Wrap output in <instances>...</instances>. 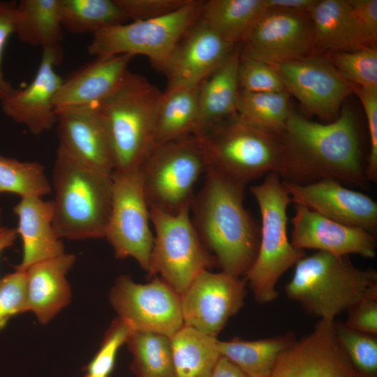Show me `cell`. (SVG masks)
<instances>
[{
  "label": "cell",
  "instance_id": "44dd1931",
  "mask_svg": "<svg viewBox=\"0 0 377 377\" xmlns=\"http://www.w3.org/2000/svg\"><path fill=\"white\" fill-rule=\"evenodd\" d=\"M63 55L43 50L34 79L25 88L15 89L1 103L3 112L15 122L25 126L34 135L50 131L57 122L54 105L62 79L54 70Z\"/></svg>",
  "mask_w": 377,
  "mask_h": 377
},
{
  "label": "cell",
  "instance_id": "cb8c5ba5",
  "mask_svg": "<svg viewBox=\"0 0 377 377\" xmlns=\"http://www.w3.org/2000/svg\"><path fill=\"white\" fill-rule=\"evenodd\" d=\"M75 262L71 253L36 263L27 274V302L41 324L49 323L71 300V289L66 275Z\"/></svg>",
  "mask_w": 377,
  "mask_h": 377
},
{
  "label": "cell",
  "instance_id": "ac0fdd59",
  "mask_svg": "<svg viewBox=\"0 0 377 377\" xmlns=\"http://www.w3.org/2000/svg\"><path fill=\"white\" fill-rule=\"evenodd\" d=\"M235 47L199 18L179 40L163 71L168 81L163 92L200 83L223 64Z\"/></svg>",
  "mask_w": 377,
  "mask_h": 377
},
{
  "label": "cell",
  "instance_id": "f6af8a7d",
  "mask_svg": "<svg viewBox=\"0 0 377 377\" xmlns=\"http://www.w3.org/2000/svg\"><path fill=\"white\" fill-rule=\"evenodd\" d=\"M370 46L376 47L377 0H348Z\"/></svg>",
  "mask_w": 377,
  "mask_h": 377
},
{
  "label": "cell",
  "instance_id": "6da1fadb",
  "mask_svg": "<svg viewBox=\"0 0 377 377\" xmlns=\"http://www.w3.org/2000/svg\"><path fill=\"white\" fill-rule=\"evenodd\" d=\"M280 135V176L284 181L309 184L333 179L363 188L367 185L356 120L346 106L329 124L313 121L291 111Z\"/></svg>",
  "mask_w": 377,
  "mask_h": 377
},
{
  "label": "cell",
  "instance_id": "f1b7e54d",
  "mask_svg": "<svg viewBox=\"0 0 377 377\" xmlns=\"http://www.w3.org/2000/svg\"><path fill=\"white\" fill-rule=\"evenodd\" d=\"M296 341L295 334L290 331L254 341L238 337L218 340L217 346L221 356L230 360L248 377H270L280 354Z\"/></svg>",
  "mask_w": 377,
  "mask_h": 377
},
{
  "label": "cell",
  "instance_id": "b9f144b4",
  "mask_svg": "<svg viewBox=\"0 0 377 377\" xmlns=\"http://www.w3.org/2000/svg\"><path fill=\"white\" fill-rule=\"evenodd\" d=\"M354 93L360 98L364 108L369 133L370 151L365 165V175L368 182L377 181V90L355 87Z\"/></svg>",
  "mask_w": 377,
  "mask_h": 377
},
{
  "label": "cell",
  "instance_id": "4dcf8cb0",
  "mask_svg": "<svg viewBox=\"0 0 377 377\" xmlns=\"http://www.w3.org/2000/svg\"><path fill=\"white\" fill-rule=\"evenodd\" d=\"M174 377H209L221 357L216 337L183 325L171 337Z\"/></svg>",
  "mask_w": 377,
  "mask_h": 377
},
{
  "label": "cell",
  "instance_id": "83f0119b",
  "mask_svg": "<svg viewBox=\"0 0 377 377\" xmlns=\"http://www.w3.org/2000/svg\"><path fill=\"white\" fill-rule=\"evenodd\" d=\"M59 0H21L15 9V34L24 43L63 55Z\"/></svg>",
  "mask_w": 377,
  "mask_h": 377
},
{
  "label": "cell",
  "instance_id": "8992f818",
  "mask_svg": "<svg viewBox=\"0 0 377 377\" xmlns=\"http://www.w3.org/2000/svg\"><path fill=\"white\" fill-rule=\"evenodd\" d=\"M250 191L259 207L261 227L257 256L244 279L256 302L265 304L278 297L279 279L306 253L295 248L288 236L287 209L292 200L281 176L269 172Z\"/></svg>",
  "mask_w": 377,
  "mask_h": 377
},
{
  "label": "cell",
  "instance_id": "ee69618b",
  "mask_svg": "<svg viewBox=\"0 0 377 377\" xmlns=\"http://www.w3.org/2000/svg\"><path fill=\"white\" fill-rule=\"evenodd\" d=\"M16 6L15 1H0V103L15 89L4 77L1 61L6 43L15 33Z\"/></svg>",
  "mask_w": 377,
  "mask_h": 377
},
{
  "label": "cell",
  "instance_id": "484cf974",
  "mask_svg": "<svg viewBox=\"0 0 377 377\" xmlns=\"http://www.w3.org/2000/svg\"><path fill=\"white\" fill-rule=\"evenodd\" d=\"M315 55L370 46L348 0H317L309 11Z\"/></svg>",
  "mask_w": 377,
  "mask_h": 377
},
{
  "label": "cell",
  "instance_id": "7bdbcfd3",
  "mask_svg": "<svg viewBox=\"0 0 377 377\" xmlns=\"http://www.w3.org/2000/svg\"><path fill=\"white\" fill-rule=\"evenodd\" d=\"M344 324L355 330L377 335V292L367 295L348 310Z\"/></svg>",
  "mask_w": 377,
  "mask_h": 377
},
{
  "label": "cell",
  "instance_id": "d4e9b609",
  "mask_svg": "<svg viewBox=\"0 0 377 377\" xmlns=\"http://www.w3.org/2000/svg\"><path fill=\"white\" fill-rule=\"evenodd\" d=\"M239 60V45H236L223 64L200 82L193 135H202L236 114Z\"/></svg>",
  "mask_w": 377,
  "mask_h": 377
},
{
  "label": "cell",
  "instance_id": "5b68a950",
  "mask_svg": "<svg viewBox=\"0 0 377 377\" xmlns=\"http://www.w3.org/2000/svg\"><path fill=\"white\" fill-rule=\"evenodd\" d=\"M162 95L147 78L128 71L119 87L98 105L113 154L114 171L138 170L156 146L155 121Z\"/></svg>",
  "mask_w": 377,
  "mask_h": 377
},
{
  "label": "cell",
  "instance_id": "277c9868",
  "mask_svg": "<svg viewBox=\"0 0 377 377\" xmlns=\"http://www.w3.org/2000/svg\"><path fill=\"white\" fill-rule=\"evenodd\" d=\"M284 290L306 313L332 321L364 296L377 292V272L356 267L348 256L316 251L295 263Z\"/></svg>",
  "mask_w": 377,
  "mask_h": 377
},
{
  "label": "cell",
  "instance_id": "2e32d148",
  "mask_svg": "<svg viewBox=\"0 0 377 377\" xmlns=\"http://www.w3.org/2000/svg\"><path fill=\"white\" fill-rule=\"evenodd\" d=\"M333 321L320 319L310 334L283 350L270 377H359L335 337Z\"/></svg>",
  "mask_w": 377,
  "mask_h": 377
},
{
  "label": "cell",
  "instance_id": "603a6c76",
  "mask_svg": "<svg viewBox=\"0 0 377 377\" xmlns=\"http://www.w3.org/2000/svg\"><path fill=\"white\" fill-rule=\"evenodd\" d=\"M13 211L18 218L16 230L22 242V260L15 269L26 271L36 263L65 253L63 242L53 226L52 200L22 197Z\"/></svg>",
  "mask_w": 377,
  "mask_h": 377
},
{
  "label": "cell",
  "instance_id": "1f68e13d",
  "mask_svg": "<svg viewBox=\"0 0 377 377\" xmlns=\"http://www.w3.org/2000/svg\"><path fill=\"white\" fill-rule=\"evenodd\" d=\"M64 29L73 34L93 35L127 20L115 0H59Z\"/></svg>",
  "mask_w": 377,
  "mask_h": 377
},
{
  "label": "cell",
  "instance_id": "9c48e42d",
  "mask_svg": "<svg viewBox=\"0 0 377 377\" xmlns=\"http://www.w3.org/2000/svg\"><path fill=\"white\" fill-rule=\"evenodd\" d=\"M203 1L191 0L166 15L104 28L93 35L89 54L145 56L154 68L163 71L175 47L200 18Z\"/></svg>",
  "mask_w": 377,
  "mask_h": 377
},
{
  "label": "cell",
  "instance_id": "836d02e7",
  "mask_svg": "<svg viewBox=\"0 0 377 377\" xmlns=\"http://www.w3.org/2000/svg\"><path fill=\"white\" fill-rule=\"evenodd\" d=\"M138 377H174L170 337L157 332L133 330L126 342Z\"/></svg>",
  "mask_w": 377,
  "mask_h": 377
},
{
  "label": "cell",
  "instance_id": "d6a6232c",
  "mask_svg": "<svg viewBox=\"0 0 377 377\" xmlns=\"http://www.w3.org/2000/svg\"><path fill=\"white\" fill-rule=\"evenodd\" d=\"M289 94L249 92L239 90L236 114L256 127L280 134L285 129L291 112Z\"/></svg>",
  "mask_w": 377,
  "mask_h": 377
},
{
  "label": "cell",
  "instance_id": "7a4b0ae2",
  "mask_svg": "<svg viewBox=\"0 0 377 377\" xmlns=\"http://www.w3.org/2000/svg\"><path fill=\"white\" fill-rule=\"evenodd\" d=\"M190 206L191 221L223 272L240 277L257 256L260 231L243 203L246 185L207 169Z\"/></svg>",
  "mask_w": 377,
  "mask_h": 377
},
{
  "label": "cell",
  "instance_id": "e575fe53",
  "mask_svg": "<svg viewBox=\"0 0 377 377\" xmlns=\"http://www.w3.org/2000/svg\"><path fill=\"white\" fill-rule=\"evenodd\" d=\"M51 192V183L43 165L0 155V193L43 198Z\"/></svg>",
  "mask_w": 377,
  "mask_h": 377
},
{
  "label": "cell",
  "instance_id": "ab89813d",
  "mask_svg": "<svg viewBox=\"0 0 377 377\" xmlns=\"http://www.w3.org/2000/svg\"><path fill=\"white\" fill-rule=\"evenodd\" d=\"M27 311V274L15 269L0 279V332L11 317Z\"/></svg>",
  "mask_w": 377,
  "mask_h": 377
},
{
  "label": "cell",
  "instance_id": "d590c367",
  "mask_svg": "<svg viewBox=\"0 0 377 377\" xmlns=\"http://www.w3.org/2000/svg\"><path fill=\"white\" fill-rule=\"evenodd\" d=\"M335 337L359 377H377V337L333 321Z\"/></svg>",
  "mask_w": 377,
  "mask_h": 377
},
{
  "label": "cell",
  "instance_id": "681fc988",
  "mask_svg": "<svg viewBox=\"0 0 377 377\" xmlns=\"http://www.w3.org/2000/svg\"><path fill=\"white\" fill-rule=\"evenodd\" d=\"M84 377H106V376H96V375H93V374H86Z\"/></svg>",
  "mask_w": 377,
  "mask_h": 377
},
{
  "label": "cell",
  "instance_id": "30bf717a",
  "mask_svg": "<svg viewBox=\"0 0 377 377\" xmlns=\"http://www.w3.org/2000/svg\"><path fill=\"white\" fill-rule=\"evenodd\" d=\"M156 236L151 256L150 275L159 274L180 295L202 271L216 263L206 250L191 217L190 207L169 214L150 207Z\"/></svg>",
  "mask_w": 377,
  "mask_h": 377
},
{
  "label": "cell",
  "instance_id": "8fae6325",
  "mask_svg": "<svg viewBox=\"0 0 377 377\" xmlns=\"http://www.w3.org/2000/svg\"><path fill=\"white\" fill-rule=\"evenodd\" d=\"M112 179L111 207L104 238L117 258H133L150 275L154 237L140 170L113 171Z\"/></svg>",
  "mask_w": 377,
  "mask_h": 377
},
{
  "label": "cell",
  "instance_id": "e0dca14e",
  "mask_svg": "<svg viewBox=\"0 0 377 377\" xmlns=\"http://www.w3.org/2000/svg\"><path fill=\"white\" fill-rule=\"evenodd\" d=\"M292 202L303 205L320 215L348 226L375 234L377 204L369 195L344 186L333 179L309 184L283 180Z\"/></svg>",
  "mask_w": 377,
  "mask_h": 377
},
{
  "label": "cell",
  "instance_id": "4316f807",
  "mask_svg": "<svg viewBox=\"0 0 377 377\" xmlns=\"http://www.w3.org/2000/svg\"><path fill=\"white\" fill-rule=\"evenodd\" d=\"M266 7L264 0L203 1L200 18L231 46L249 36Z\"/></svg>",
  "mask_w": 377,
  "mask_h": 377
},
{
  "label": "cell",
  "instance_id": "74e56055",
  "mask_svg": "<svg viewBox=\"0 0 377 377\" xmlns=\"http://www.w3.org/2000/svg\"><path fill=\"white\" fill-rule=\"evenodd\" d=\"M133 329L117 317L106 331L96 354L86 367L87 374L106 376L112 372L119 349L126 343Z\"/></svg>",
  "mask_w": 377,
  "mask_h": 377
},
{
  "label": "cell",
  "instance_id": "8d00e7d4",
  "mask_svg": "<svg viewBox=\"0 0 377 377\" xmlns=\"http://www.w3.org/2000/svg\"><path fill=\"white\" fill-rule=\"evenodd\" d=\"M340 73L355 86L377 90V47L332 52L327 58Z\"/></svg>",
  "mask_w": 377,
  "mask_h": 377
},
{
  "label": "cell",
  "instance_id": "7c38bea8",
  "mask_svg": "<svg viewBox=\"0 0 377 377\" xmlns=\"http://www.w3.org/2000/svg\"><path fill=\"white\" fill-rule=\"evenodd\" d=\"M118 317L133 330L149 331L171 337L183 325L181 296L161 277L138 283L121 275L110 292Z\"/></svg>",
  "mask_w": 377,
  "mask_h": 377
},
{
  "label": "cell",
  "instance_id": "c3c4849f",
  "mask_svg": "<svg viewBox=\"0 0 377 377\" xmlns=\"http://www.w3.org/2000/svg\"><path fill=\"white\" fill-rule=\"evenodd\" d=\"M17 237L16 228H9L2 221V211L0 208V254L11 247Z\"/></svg>",
  "mask_w": 377,
  "mask_h": 377
},
{
  "label": "cell",
  "instance_id": "7402d4cb",
  "mask_svg": "<svg viewBox=\"0 0 377 377\" xmlns=\"http://www.w3.org/2000/svg\"><path fill=\"white\" fill-rule=\"evenodd\" d=\"M133 57L128 54L96 57L72 72L56 94L55 112L102 103L121 84Z\"/></svg>",
  "mask_w": 377,
  "mask_h": 377
},
{
  "label": "cell",
  "instance_id": "f546056e",
  "mask_svg": "<svg viewBox=\"0 0 377 377\" xmlns=\"http://www.w3.org/2000/svg\"><path fill=\"white\" fill-rule=\"evenodd\" d=\"M200 84L182 87L168 93L163 91L155 121V145L193 135Z\"/></svg>",
  "mask_w": 377,
  "mask_h": 377
},
{
  "label": "cell",
  "instance_id": "d6986e66",
  "mask_svg": "<svg viewBox=\"0 0 377 377\" xmlns=\"http://www.w3.org/2000/svg\"><path fill=\"white\" fill-rule=\"evenodd\" d=\"M291 223L290 242L297 249H315L340 256L351 253L367 258L376 256V237L365 229L336 222L297 204Z\"/></svg>",
  "mask_w": 377,
  "mask_h": 377
},
{
  "label": "cell",
  "instance_id": "bcb514c9",
  "mask_svg": "<svg viewBox=\"0 0 377 377\" xmlns=\"http://www.w3.org/2000/svg\"><path fill=\"white\" fill-rule=\"evenodd\" d=\"M266 9L309 12L317 0H264Z\"/></svg>",
  "mask_w": 377,
  "mask_h": 377
},
{
  "label": "cell",
  "instance_id": "5bb4252c",
  "mask_svg": "<svg viewBox=\"0 0 377 377\" xmlns=\"http://www.w3.org/2000/svg\"><path fill=\"white\" fill-rule=\"evenodd\" d=\"M270 65L286 91L308 112L322 119L337 118L341 103L356 87L327 58L318 54Z\"/></svg>",
  "mask_w": 377,
  "mask_h": 377
},
{
  "label": "cell",
  "instance_id": "4fadbf2b",
  "mask_svg": "<svg viewBox=\"0 0 377 377\" xmlns=\"http://www.w3.org/2000/svg\"><path fill=\"white\" fill-rule=\"evenodd\" d=\"M239 50L241 57L268 64L315 55L309 12L266 9Z\"/></svg>",
  "mask_w": 377,
  "mask_h": 377
},
{
  "label": "cell",
  "instance_id": "ffe728a7",
  "mask_svg": "<svg viewBox=\"0 0 377 377\" xmlns=\"http://www.w3.org/2000/svg\"><path fill=\"white\" fill-rule=\"evenodd\" d=\"M59 147L84 165L112 174L113 154L98 105L56 112Z\"/></svg>",
  "mask_w": 377,
  "mask_h": 377
},
{
  "label": "cell",
  "instance_id": "7dc6e473",
  "mask_svg": "<svg viewBox=\"0 0 377 377\" xmlns=\"http://www.w3.org/2000/svg\"><path fill=\"white\" fill-rule=\"evenodd\" d=\"M209 377H248L228 358L221 356Z\"/></svg>",
  "mask_w": 377,
  "mask_h": 377
},
{
  "label": "cell",
  "instance_id": "52a82bcc",
  "mask_svg": "<svg viewBox=\"0 0 377 377\" xmlns=\"http://www.w3.org/2000/svg\"><path fill=\"white\" fill-rule=\"evenodd\" d=\"M199 137L208 168L232 180L246 185L269 172L281 173L280 134L253 126L236 114Z\"/></svg>",
  "mask_w": 377,
  "mask_h": 377
},
{
  "label": "cell",
  "instance_id": "f35d334b",
  "mask_svg": "<svg viewBox=\"0 0 377 377\" xmlns=\"http://www.w3.org/2000/svg\"><path fill=\"white\" fill-rule=\"evenodd\" d=\"M238 84L239 90L249 92L286 91L279 75L270 64L241 57Z\"/></svg>",
  "mask_w": 377,
  "mask_h": 377
},
{
  "label": "cell",
  "instance_id": "3957f363",
  "mask_svg": "<svg viewBox=\"0 0 377 377\" xmlns=\"http://www.w3.org/2000/svg\"><path fill=\"white\" fill-rule=\"evenodd\" d=\"M51 187L53 226L62 239L104 238L112 200V174L92 170L58 147Z\"/></svg>",
  "mask_w": 377,
  "mask_h": 377
},
{
  "label": "cell",
  "instance_id": "60d3db41",
  "mask_svg": "<svg viewBox=\"0 0 377 377\" xmlns=\"http://www.w3.org/2000/svg\"><path fill=\"white\" fill-rule=\"evenodd\" d=\"M191 0H115L126 20L157 18L173 13Z\"/></svg>",
  "mask_w": 377,
  "mask_h": 377
},
{
  "label": "cell",
  "instance_id": "9a60e30c",
  "mask_svg": "<svg viewBox=\"0 0 377 377\" xmlns=\"http://www.w3.org/2000/svg\"><path fill=\"white\" fill-rule=\"evenodd\" d=\"M246 285L223 271H202L180 295L184 325L216 337L244 306Z\"/></svg>",
  "mask_w": 377,
  "mask_h": 377
},
{
  "label": "cell",
  "instance_id": "ba28073f",
  "mask_svg": "<svg viewBox=\"0 0 377 377\" xmlns=\"http://www.w3.org/2000/svg\"><path fill=\"white\" fill-rule=\"evenodd\" d=\"M207 168L200 137L156 145L138 168L149 207L172 215L190 207L194 185Z\"/></svg>",
  "mask_w": 377,
  "mask_h": 377
}]
</instances>
